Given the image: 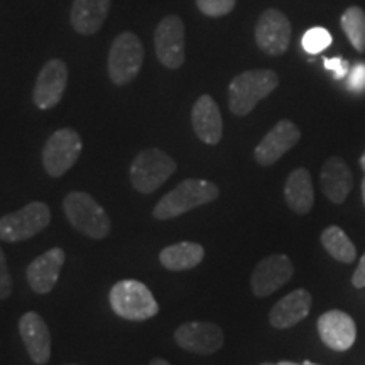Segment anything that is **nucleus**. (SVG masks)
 <instances>
[{
  "mask_svg": "<svg viewBox=\"0 0 365 365\" xmlns=\"http://www.w3.org/2000/svg\"><path fill=\"white\" fill-rule=\"evenodd\" d=\"M218 196H220V190L215 182L190 178V180L181 181L175 190L159 200L153 210V217L156 220H171L190 210L215 202Z\"/></svg>",
  "mask_w": 365,
  "mask_h": 365,
  "instance_id": "f257e3e1",
  "label": "nucleus"
},
{
  "mask_svg": "<svg viewBox=\"0 0 365 365\" xmlns=\"http://www.w3.org/2000/svg\"><path fill=\"white\" fill-rule=\"evenodd\" d=\"M279 86V76L272 70H247L237 75L228 86V108L237 117H245L255 105Z\"/></svg>",
  "mask_w": 365,
  "mask_h": 365,
  "instance_id": "f03ea898",
  "label": "nucleus"
},
{
  "mask_svg": "<svg viewBox=\"0 0 365 365\" xmlns=\"http://www.w3.org/2000/svg\"><path fill=\"white\" fill-rule=\"evenodd\" d=\"M63 210L73 227L90 239L100 240L110 234L112 222L102 205L85 191H71L63 200Z\"/></svg>",
  "mask_w": 365,
  "mask_h": 365,
  "instance_id": "7ed1b4c3",
  "label": "nucleus"
},
{
  "mask_svg": "<svg viewBox=\"0 0 365 365\" xmlns=\"http://www.w3.org/2000/svg\"><path fill=\"white\" fill-rule=\"evenodd\" d=\"M110 307L117 317L129 322H144L159 313V304L144 282L122 279L110 289Z\"/></svg>",
  "mask_w": 365,
  "mask_h": 365,
  "instance_id": "20e7f679",
  "label": "nucleus"
},
{
  "mask_svg": "<svg viewBox=\"0 0 365 365\" xmlns=\"http://www.w3.org/2000/svg\"><path fill=\"white\" fill-rule=\"evenodd\" d=\"M176 168L178 164L175 159L163 149H144L137 154L130 164V182L139 193H154L175 175Z\"/></svg>",
  "mask_w": 365,
  "mask_h": 365,
  "instance_id": "39448f33",
  "label": "nucleus"
},
{
  "mask_svg": "<svg viewBox=\"0 0 365 365\" xmlns=\"http://www.w3.org/2000/svg\"><path fill=\"white\" fill-rule=\"evenodd\" d=\"M144 63V48L134 33L117 36L108 51V76L117 86L129 85Z\"/></svg>",
  "mask_w": 365,
  "mask_h": 365,
  "instance_id": "423d86ee",
  "label": "nucleus"
},
{
  "mask_svg": "<svg viewBox=\"0 0 365 365\" xmlns=\"http://www.w3.org/2000/svg\"><path fill=\"white\" fill-rule=\"evenodd\" d=\"M51 223V212L43 202H31L21 210L0 217V240L24 242Z\"/></svg>",
  "mask_w": 365,
  "mask_h": 365,
  "instance_id": "0eeeda50",
  "label": "nucleus"
},
{
  "mask_svg": "<svg viewBox=\"0 0 365 365\" xmlns=\"http://www.w3.org/2000/svg\"><path fill=\"white\" fill-rule=\"evenodd\" d=\"M83 143L76 130L59 129L46 140L43 149L44 171L51 178H61L78 161Z\"/></svg>",
  "mask_w": 365,
  "mask_h": 365,
  "instance_id": "6e6552de",
  "label": "nucleus"
},
{
  "mask_svg": "<svg viewBox=\"0 0 365 365\" xmlns=\"http://www.w3.org/2000/svg\"><path fill=\"white\" fill-rule=\"evenodd\" d=\"M254 34L255 44L262 53L269 56H281L289 49L293 27L286 14L277 9H267L257 19Z\"/></svg>",
  "mask_w": 365,
  "mask_h": 365,
  "instance_id": "1a4fd4ad",
  "label": "nucleus"
},
{
  "mask_svg": "<svg viewBox=\"0 0 365 365\" xmlns=\"http://www.w3.org/2000/svg\"><path fill=\"white\" fill-rule=\"evenodd\" d=\"M154 46H156L158 59L163 66L170 70H178L185 63V24L181 17L166 16L159 22L156 31H154Z\"/></svg>",
  "mask_w": 365,
  "mask_h": 365,
  "instance_id": "9d476101",
  "label": "nucleus"
},
{
  "mask_svg": "<svg viewBox=\"0 0 365 365\" xmlns=\"http://www.w3.org/2000/svg\"><path fill=\"white\" fill-rule=\"evenodd\" d=\"M294 274L293 261L284 254H274L264 257L257 264L250 277V287L257 298H266V296L276 293L279 287L291 281Z\"/></svg>",
  "mask_w": 365,
  "mask_h": 365,
  "instance_id": "9b49d317",
  "label": "nucleus"
},
{
  "mask_svg": "<svg viewBox=\"0 0 365 365\" xmlns=\"http://www.w3.org/2000/svg\"><path fill=\"white\" fill-rule=\"evenodd\" d=\"M175 341L186 352L212 355L222 349L225 339L222 328L215 323L190 322L176 328Z\"/></svg>",
  "mask_w": 365,
  "mask_h": 365,
  "instance_id": "f8f14e48",
  "label": "nucleus"
},
{
  "mask_svg": "<svg viewBox=\"0 0 365 365\" xmlns=\"http://www.w3.org/2000/svg\"><path fill=\"white\" fill-rule=\"evenodd\" d=\"M301 139V130L294 122L282 118L264 135V139L254 149V159L261 166H272L291 150Z\"/></svg>",
  "mask_w": 365,
  "mask_h": 365,
  "instance_id": "ddd939ff",
  "label": "nucleus"
},
{
  "mask_svg": "<svg viewBox=\"0 0 365 365\" xmlns=\"http://www.w3.org/2000/svg\"><path fill=\"white\" fill-rule=\"evenodd\" d=\"M68 83V66L61 59H49L36 78L33 100L39 110L56 107Z\"/></svg>",
  "mask_w": 365,
  "mask_h": 365,
  "instance_id": "4468645a",
  "label": "nucleus"
},
{
  "mask_svg": "<svg viewBox=\"0 0 365 365\" xmlns=\"http://www.w3.org/2000/svg\"><path fill=\"white\" fill-rule=\"evenodd\" d=\"M318 335L328 349L345 352L355 344L357 327L350 314L340 309H330L318 318Z\"/></svg>",
  "mask_w": 365,
  "mask_h": 365,
  "instance_id": "2eb2a0df",
  "label": "nucleus"
},
{
  "mask_svg": "<svg viewBox=\"0 0 365 365\" xmlns=\"http://www.w3.org/2000/svg\"><path fill=\"white\" fill-rule=\"evenodd\" d=\"M65 266V250L53 247L36 257L26 269V277L31 289L38 294L51 293L56 286L59 274Z\"/></svg>",
  "mask_w": 365,
  "mask_h": 365,
  "instance_id": "dca6fc26",
  "label": "nucleus"
},
{
  "mask_svg": "<svg viewBox=\"0 0 365 365\" xmlns=\"http://www.w3.org/2000/svg\"><path fill=\"white\" fill-rule=\"evenodd\" d=\"M19 333L27 354L36 365H44L51 359V333L41 314L29 312L19 319Z\"/></svg>",
  "mask_w": 365,
  "mask_h": 365,
  "instance_id": "f3484780",
  "label": "nucleus"
},
{
  "mask_svg": "<svg viewBox=\"0 0 365 365\" xmlns=\"http://www.w3.org/2000/svg\"><path fill=\"white\" fill-rule=\"evenodd\" d=\"M191 125L196 137L208 145H217L223 135V118L220 108L210 95H202L191 110Z\"/></svg>",
  "mask_w": 365,
  "mask_h": 365,
  "instance_id": "a211bd4d",
  "label": "nucleus"
},
{
  "mask_svg": "<svg viewBox=\"0 0 365 365\" xmlns=\"http://www.w3.org/2000/svg\"><path fill=\"white\" fill-rule=\"evenodd\" d=\"M312 294L307 289H294L284 298L274 304L271 313H269V322L277 330H286L298 325L309 314L312 309Z\"/></svg>",
  "mask_w": 365,
  "mask_h": 365,
  "instance_id": "6ab92c4d",
  "label": "nucleus"
},
{
  "mask_svg": "<svg viewBox=\"0 0 365 365\" xmlns=\"http://www.w3.org/2000/svg\"><path fill=\"white\" fill-rule=\"evenodd\" d=\"M319 180H322L323 193L335 205L345 202L354 185L352 171H350L349 164L339 156L327 159L322 173H319Z\"/></svg>",
  "mask_w": 365,
  "mask_h": 365,
  "instance_id": "aec40b11",
  "label": "nucleus"
},
{
  "mask_svg": "<svg viewBox=\"0 0 365 365\" xmlns=\"http://www.w3.org/2000/svg\"><path fill=\"white\" fill-rule=\"evenodd\" d=\"M112 0H73L71 26L78 34H95L103 26Z\"/></svg>",
  "mask_w": 365,
  "mask_h": 365,
  "instance_id": "412c9836",
  "label": "nucleus"
},
{
  "mask_svg": "<svg viewBox=\"0 0 365 365\" xmlns=\"http://www.w3.org/2000/svg\"><path fill=\"white\" fill-rule=\"evenodd\" d=\"M284 198L287 207L298 215H307L314 205V190L312 175L307 168L291 171L284 185Z\"/></svg>",
  "mask_w": 365,
  "mask_h": 365,
  "instance_id": "4be33fe9",
  "label": "nucleus"
},
{
  "mask_svg": "<svg viewBox=\"0 0 365 365\" xmlns=\"http://www.w3.org/2000/svg\"><path fill=\"white\" fill-rule=\"evenodd\" d=\"M205 257L203 245L195 244V242H180V244H173L170 247H164L159 254V262L168 271L180 272L188 271L202 264Z\"/></svg>",
  "mask_w": 365,
  "mask_h": 365,
  "instance_id": "5701e85b",
  "label": "nucleus"
},
{
  "mask_svg": "<svg viewBox=\"0 0 365 365\" xmlns=\"http://www.w3.org/2000/svg\"><path fill=\"white\" fill-rule=\"evenodd\" d=\"M322 244L328 254L336 261L350 264L357 259V249L349 235L340 227L330 225L322 232Z\"/></svg>",
  "mask_w": 365,
  "mask_h": 365,
  "instance_id": "b1692460",
  "label": "nucleus"
},
{
  "mask_svg": "<svg viewBox=\"0 0 365 365\" xmlns=\"http://www.w3.org/2000/svg\"><path fill=\"white\" fill-rule=\"evenodd\" d=\"M340 26L355 51L365 53V11L359 6L345 9L340 17Z\"/></svg>",
  "mask_w": 365,
  "mask_h": 365,
  "instance_id": "393cba45",
  "label": "nucleus"
},
{
  "mask_svg": "<svg viewBox=\"0 0 365 365\" xmlns=\"http://www.w3.org/2000/svg\"><path fill=\"white\" fill-rule=\"evenodd\" d=\"M303 49L309 54H318L325 51L328 46L331 44V34L328 33L325 27H312L303 36Z\"/></svg>",
  "mask_w": 365,
  "mask_h": 365,
  "instance_id": "a878e982",
  "label": "nucleus"
},
{
  "mask_svg": "<svg viewBox=\"0 0 365 365\" xmlns=\"http://www.w3.org/2000/svg\"><path fill=\"white\" fill-rule=\"evenodd\" d=\"M237 0H196V6L205 16L223 17L234 11Z\"/></svg>",
  "mask_w": 365,
  "mask_h": 365,
  "instance_id": "bb28decb",
  "label": "nucleus"
},
{
  "mask_svg": "<svg viewBox=\"0 0 365 365\" xmlns=\"http://www.w3.org/2000/svg\"><path fill=\"white\" fill-rule=\"evenodd\" d=\"M12 294V276L9 272L7 259L0 247V299H7Z\"/></svg>",
  "mask_w": 365,
  "mask_h": 365,
  "instance_id": "cd10ccee",
  "label": "nucleus"
},
{
  "mask_svg": "<svg viewBox=\"0 0 365 365\" xmlns=\"http://www.w3.org/2000/svg\"><path fill=\"white\" fill-rule=\"evenodd\" d=\"M346 86L349 90L360 93L365 90V63H357L346 75Z\"/></svg>",
  "mask_w": 365,
  "mask_h": 365,
  "instance_id": "c85d7f7f",
  "label": "nucleus"
},
{
  "mask_svg": "<svg viewBox=\"0 0 365 365\" xmlns=\"http://www.w3.org/2000/svg\"><path fill=\"white\" fill-rule=\"evenodd\" d=\"M325 68L333 73L336 80H344L350 71V63L344 58H330L325 59Z\"/></svg>",
  "mask_w": 365,
  "mask_h": 365,
  "instance_id": "c756f323",
  "label": "nucleus"
},
{
  "mask_svg": "<svg viewBox=\"0 0 365 365\" xmlns=\"http://www.w3.org/2000/svg\"><path fill=\"white\" fill-rule=\"evenodd\" d=\"M352 284L355 287H365V252L362 257H360L357 269H355L354 277H352Z\"/></svg>",
  "mask_w": 365,
  "mask_h": 365,
  "instance_id": "7c9ffc66",
  "label": "nucleus"
},
{
  "mask_svg": "<svg viewBox=\"0 0 365 365\" xmlns=\"http://www.w3.org/2000/svg\"><path fill=\"white\" fill-rule=\"evenodd\" d=\"M149 365H171V364L164 359H154V360H150Z\"/></svg>",
  "mask_w": 365,
  "mask_h": 365,
  "instance_id": "2f4dec72",
  "label": "nucleus"
},
{
  "mask_svg": "<svg viewBox=\"0 0 365 365\" xmlns=\"http://www.w3.org/2000/svg\"><path fill=\"white\" fill-rule=\"evenodd\" d=\"M360 168H362V171H364V175H365V150H364L362 156H360Z\"/></svg>",
  "mask_w": 365,
  "mask_h": 365,
  "instance_id": "473e14b6",
  "label": "nucleus"
},
{
  "mask_svg": "<svg viewBox=\"0 0 365 365\" xmlns=\"http://www.w3.org/2000/svg\"><path fill=\"white\" fill-rule=\"evenodd\" d=\"M362 202H364V207H365V176L362 180Z\"/></svg>",
  "mask_w": 365,
  "mask_h": 365,
  "instance_id": "72a5a7b5",
  "label": "nucleus"
},
{
  "mask_svg": "<svg viewBox=\"0 0 365 365\" xmlns=\"http://www.w3.org/2000/svg\"><path fill=\"white\" fill-rule=\"evenodd\" d=\"M277 365H299V364H294V362H287V360H284V362H279ZM303 365V364H301Z\"/></svg>",
  "mask_w": 365,
  "mask_h": 365,
  "instance_id": "f704fd0d",
  "label": "nucleus"
},
{
  "mask_svg": "<svg viewBox=\"0 0 365 365\" xmlns=\"http://www.w3.org/2000/svg\"><path fill=\"white\" fill-rule=\"evenodd\" d=\"M303 365H318V364H313V362H309V360H304Z\"/></svg>",
  "mask_w": 365,
  "mask_h": 365,
  "instance_id": "c9c22d12",
  "label": "nucleus"
},
{
  "mask_svg": "<svg viewBox=\"0 0 365 365\" xmlns=\"http://www.w3.org/2000/svg\"><path fill=\"white\" fill-rule=\"evenodd\" d=\"M261 365H277V364H269V362H266V364H261Z\"/></svg>",
  "mask_w": 365,
  "mask_h": 365,
  "instance_id": "e433bc0d",
  "label": "nucleus"
},
{
  "mask_svg": "<svg viewBox=\"0 0 365 365\" xmlns=\"http://www.w3.org/2000/svg\"><path fill=\"white\" fill-rule=\"evenodd\" d=\"M70 365H75V364H70Z\"/></svg>",
  "mask_w": 365,
  "mask_h": 365,
  "instance_id": "4c0bfd02",
  "label": "nucleus"
}]
</instances>
